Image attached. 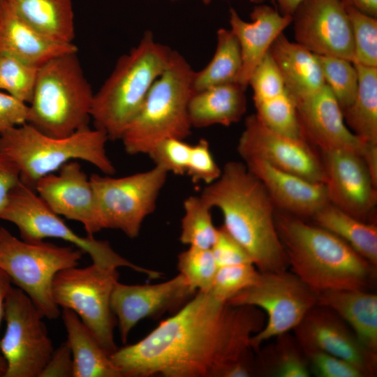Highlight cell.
<instances>
[{"mask_svg": "<svg viewBox=\"0 0 377 377\" xmlns=\"http://www.w3.org/2000/svg\"><path fill=\"white\" fill-rule=\"evenodd\" d=\"M265 323L256 307L197 292L142 339L110 357L121 377L252 376L250 340Z\"/></svg>", "mask_w": 377, "mask_h": 377, "instance_id": "6da1fadb", "label": "cell"}, {"mask_svg": "<svg viewBox=\"0 0 377 377\" xmlns=\"http://www.w3.org/2000/svg\"><path fill=\"white\" fill-rule=\"evenodd\" d=\"M223 216L224 228L260 272L286 270L288 261L275 225V205L263 183L243 162L225 164L220 177L200 195Z\"/></svg>", "mask_w": 377, "mask_h": 377, "instance_id": "7a4b0ae2", "label": "cell"}, {"mask_svg": "<svg viewBox=\"0 0 377 377\" xmlns=\"http://www.w3.org/2000/svg\"><path fill=\"white\" fill-rule=\"evenodd\" d=\"M274 219L288 266L315 293L366 290L374 279L376 266L332 232L282 211Z\"/></svg>", "mask_w": 377, "mask_h": 377, "instance_id": "3957f363", "label": "cell"}, {"mask_svg": "<svg viewBox=\"0 0 377 377\" xmlns=\"http://www.w3.org/2000/svg\"><path fill=\"white\" fill-rule=\"evenodd\" d=\"M172 50L157 42L150 31L117 60L110 76L94 93L91 119L108 140H121L140 110L156 79L165 69Z\"/></svg>", "mask_w": 377, "mask_h": 377, "instance_id": "277c9868", "label": "cell"}, {"mask_svg": "<svg viewBox=\"0 0 377 377\" xmlns=\"http://www.w3.org/2000/svg\"><path fill=\"white\" fill-rule=\"evenodd\" d=\"M108 140L104 132L89 126L54 138L25 123L0 134V153L16 164L20 181L34 190L40 178L71 161H87L105 175H114L115 168L105 149Z\"/></svg>", "mask_w": 377, "mask_h": 377, "instance_id": "5b68a950", "label": "cell"}, {"mask_svg": "<svg viewBox=\"0 0 377 377\" xmlns=\"http://www.w3.org/2000/svg\"><path fill=\"white\" fill-rule=\"evenodd\" d=\"M194 72L186 59L172 50L165 69L121 138L127 154H147L163 140H184L191 134L188 107L194 93Z\"/></svg>", "mask_w": 377, "mask_h": 377, "instance_id": "8992f818", "label": "cell"}, {"mask_svg": "<svg viewBox=\"0 0 377 377\" xmlns=\"http://www.w3.org/2000/svg\"><path fill=\"white\" fill-rule=\"evenodd\" d=\"M77 53L59 55L39 68L27 123L47 135L65 138L89 126L94 93Z\"/></svg>", "mask_w": 377, "mask_h": 377, "instance_id": "52a82bcc", "label": "cell"}, {"mask_svg": "<svg viewBox=\"0 0 377 377\" xmlns=\"http://www.w3.org/2000/svg\"><path fill=\"white\" fill-rule=\"evenodd\" d=\"M84 253L76 247L20 239L0 227V269L50 320L60 315L52 297L55 276L63 269L77 266Z\"/></svg>", "mask_w": 377, "mask_h": 377, "instance_id": "ba28073f", "label": "cell"}, {"mask_svg": "<svg viewBox=\"0 0 377 377\" xmlns=\"http://www.w3.org/2000/svg\"><path fill=\"white\" fill-rule=\"evenodd\" d=\"M0 219L14 224L21 239L27 242L43 241L46 238L60 239L87 253L98 265L119 268L128 267L150 278L161 274L133 264L118 254L108 241L94 236L82 237L75 232L40 199L36 191L21 181L11 191L8 202L0 212Z\"/></svg>", "mask_w": 377, "mask_h": 377, "instance_id": "9c48e42d", "label": "cell"}, {"mask_svg": "<svg viewBox=\"0 0 377 377\" xmlns=\"http://www.w3.org/2000/svg\"><path fill=\"white\" fill-rule=\"evenodd\" d=\"M117 281V269L92 263L60 271L52 289L57 306L75 312L110 356L117 349L114 339L115 316L111 308Z\"/></svg>", "mask_w": 377, "mask_h": 377, "instance_id": "30bf717a", "label": "cell"}, {"mask_svg": "<svg viewBox=\"0 0 377 377\" xmlns=\"http://www.w3.org/2000/svg\"><path fill=\"white\" fill-rule=\"evenodd\" d=\"M227 303L254 306L267 314V323L250 340L253 350L257 352L267 340L293 330L317 305V297L293 272H260L253 284Z\"/></svg>", "mask_w": 377, "mask_h": 377, "instance_id": "8fae6325", "label": "cell"}, {"mask_svg": "<svg viewBox=\"0 0 377 377\" xmlns=\"http://www.w3.org/2000/svg\"><path fill=\"white\" fill-rule=\"evenodd\" d=\"M168 172L158 166L131 175L112 177L92 174V184L103 229L138 236L142 223L156 206Z\"/></svg>", "mask_w": 377, "mask_h": 377, "instance_id": "7c38bea8", "label": "cell"}, {"mask_svg": "<svg viewBox=\"0 0 377 377\" xmlns=\"http://www.w3.org/2000/svg\"><path fill=\"white\" fill-rule=\"evenodd\" d=\"M43 318L28 295L12 286L5 302L6 330L0 339L5 377H40L54 351Z\"/></svg>", "mask_w": 377, "mask_h": 377, "instance_id": "4fadbf2b", "label": "cell"}, {"mask_svg": "<svg viewBox=\"0 0 377 377\" xmlns=\"http://www.w3.org/2000/svg\"><path fill=\"white\" fill-rule=\"evenodd\" d=\"M242 159L254 157L313 182L324 184L322 158L305 139L295 138L265 125L256 114L249 115L237 144Z\"/></svg>", "mask_w": 377, "mask_h": 377, "instance_id": "5bb4252c", "label": "cell"}, {"mask_svg": "<svg viewBox=\"0 0 377 377\" xmlns=\"http://www.w3.org/2000/svg\"><path fill=\"white\" fill-rule=\"evenodd\" d=\"M292 23L295 42L313 53L354 61L351 27L341 0H304Z\"/></svg>", "mask_w": 377, "mask_h": 377, "instance_id": "9a60e30c", "label": "cell"}, {"mask_svg": "<svg viewBox=\"0 0 377 377\" xmlns=\"http://www.w3.org/2000/svg\"><path fill=\"white\" fill-rule=\"evenodd\" d=\"M293 331L304 353H326L353 364L366 377L376 375L377 355L369 351L350 327L331 309L316 305Z\"/></svg>", "mask_w": 377, "mask_h": 377, "instance_id": "2e32d148", "label": "cell"}, {"mask_svg": "<svg viewBox=\"0 0 377 377\" xmlns=\"http://www.w3.org/2000/svg\"><path fill=\"white\" fill-rule=\"evenodd\" d=\"M322 153L329 202L368 222L377 202V184L362 157L346 151Z\"/></svg>", "mask_w": 377, "mask_h": 377, "instance_id": "e0dca14e", "label": "cell"}, {"mask_svg": "<svg viewBox=\"0 0 377 377\" xmlns=\"http://www.w3.org/2000/svg\"><path fill=\"white\" fill-rule=\"evenodd\" d=\"M34 190L54 213L81 223L87 235L103 229L90 179L77 161L40 178Z\"/></svg>", "mask_w": 377, "mask_h": 377, "instance_id": "ac0fdd59", "label": "cell"}, {"mask_svg": "<svg viewBox=\"0 0 377 377\" xmlns=\"http://www.w3.org/2000/svg\"><path fill=\"white\" fill-rule=\"evenodd\" d=\"M195 293L180 274L156 284L127 285L117 281L111 308L122 342H126L130 332L141 320L183 306Z\"/></svg>", "mask_w": 377, "mask_h": 377, "instance_id": "d6986e66", "label": "cell"}, {"mask_svg": "<svg viewBox=\"0 0 377 377\" xmlns=\"http://www.w3.org/2000/svg\"><path fill=\"white\" fill-rule=\"evenodd\" d=\"M294 99L304 138L322 152L346 151L363 157L372 145L348 128L338 101L325 84L311 95Z\"/></svg>", "mask_w": 377, "mask_h": 377, "instance_id": "ffe728a7", "label": "cell"}, {"mask_svg": "<svg viewBox=\"0 0 377 377\" xmlns=\"http://www.w3.org/2000/svg\"><path fill=\"white\" fill-rule=\"evenodd\" d=\"M264 185L276 207L297 217H312L329 203L324 184L313 182L254 157L243 159Z\"/></svg>", "mask_w": 377, "mask_h": 377, "instance_id": "44dd1931", "label": "cell"}, {"mask_svg": "<svg viewBox=\"0 0 377 377\" xmlns=\"http://www.w3.org/2000/svg\"><path fill=\"white\" fill-rule=\"evenodd\" d=\"M230 30L239 45L242 66L237 82L247 88L254 68L268 53L276 38L293 22V16L283 15L265 3L257 4L251 11V22L243 20L230 9Z\"/></svg>", "mask_w": 377, "mask_h": 377, "instance_id": "7402d4cb", "label": "cell"}, {"mask_svg": "<svg viewBox=\"0 0 377 377\" xmlns=\"http://www.w3.org/2000/svg\"><path fill=\"white\" fill-rule=\"evenodd\" d=\"M77 52L74 43L53 41L35 30L0 0V55L41 66L59 55Z\"/></svg>", "mask_w": 377, "mask_h": 377, "instance_id": "603a6c76", "label": "cell"}, {"mask_svg": "<svg viewBox=\"0 0 377 377\" xmlns=\"http://www.w3.org/2000/svg\"><path fill=\"white\" fill-rule=\"evenodd\" d=\"M269 53L294 98L311 95L325 84L318 55L291 42L283 33L273 42Z\"/></svg>", "mask_w": 377, "mask_h": 377, "instance_id": "cb8c5ba5", "label": "cell"}, {"mask_svg": "<svg viewBox=\"0 0 377 377\" xmlns=\"http://www.w3.org/2000/svg\"><path fill=\"white\" fill-rule=\"evenodd\" d=\"M317 305L336 313L362 345L377 355V295L366 290H329L316 294Z\"/></svg>", "mask_w": 377, "mask_h": 377, "instance_id": "d4e9b609", "label": "cell"}, {"mask_svg": "<svg viewBox=\"0 0 377 377\" xmlns=\"http://www.w3.org/2000/svg\"><path fill=\"white\" fill-rule=\"evenodd\" d=\"M246 89L237 82H230L194 92L188 107L191 126H228L238 122L246 111Z\"/></svg>", "mask_w": 377, "mask_h": 377, "instance_id": "484cf974", "label": "cell"}, {"mask_svg": "<svg viewBox=\"0 0 377 377\" xmlns=\"http://www.w3.org/2000/svg\"><path fill=\"white\" fill-rule=\"evenodd\" d=\"M73 363V377H121L94 334L73 311L62 309Z\"/></svg>", "mask_w": 377, "mask_h": 377, "instance_id": "4316f807", "label": "cell"}, {"mask_svg": "<svg viewBox=\"0 0 377 377\" xmlns=\"http://www.w3.org/2000/svg\"><path fill=\"white\" fill-rule=\"evenodd\" d=\"M16 14L46 38L73 43L74 13L71 0H6Z\"/></svg>", "mask_w": 377, "mask_h": 377, "instance_id": "83f0119b", "label": "cell"}, {"mask_svg": "<svg viewBox=\"0 0 377 377\" xmlns=\"http://www.w3.org/2000/svg\"><path fill=\"white\" fill-rule=\"evenodd\" d=\"M353 64L358 88L353 103L342 111L344 121L363 142L377 145V67Z\"/></svg>", "mask_w": 377, "mask_h": 377, "instance_id": "f1b7e54d", "label": "cell"}, {"mask_svg": "<svg viewBox=\"0 0 377 377\" xmlns=\"http://www.w3.org/2000/svg\"><path fill=\"white\" fill-rule=\"evenodd\" d=\"M315 224L348 244L373 265H377V227L343 212L330 202L312 217Z\"/></svg>", "mask_w": 377, "mask_h": 377, "instance_id": "f546056e", "label": "cell"}, {"mask_svg": "<svg viewBox=\"0 0 377 377\" xmlns=\"http://www.w3.org/2000/svg\"><path fill=\"white\" fill-rule=\"evenodd\" d=\"M255 360L256 374L274 377H309L307 358L294 336L289 332L275 337L274 342L261 347Z\"/></svg>", "mask_w": 377, "mask_h": 377, "instance_id": "4dcf8cb0", "label": "cell"}, {"mask_svg": "<svg viewBox=\"0 0 377 377\" xmlns=\"http://www.w3.org/2000/svg\"><path fill=\"white\" fill-rule=\"evenodd\" d=\"M242 66L239 43L230 29L220 28L216 32V46L210 61L194 72L193 91L230 82H237Z\"/></svg>", "mask_w": 377, "mask_h": 377, "instance_id": "1f68e13d", "label": "cell"}, {"mask_svg": "<svg viewBox=\"0 0 377 377\" xmlns=\"http://www.w3.org/2000/svg\"><path fill=\"white\" fill-rule=\"evenodd\" d=\"M258 119L269 128L295 138L304 139L295 99L286 85L253 94Z\"/></svg>", "mask_w": 377, "mask_h": 377, "instance_id": "d6a6232c", "label": "cell"}, {"mask_svg": "<svg viewBox=\"0 0 377 377\" xmlns=\"http://www.w3.org/2000/svg\"><path fill=\"white\" fill-rule=\"evenodd\" d=\"M183 207L180 242L189 246L210 249L217 233L212 221V208L200 195L186 198Z\"/></svg>", "mask_w": 377, "mask_h": 377, "instance_id": "836d02e7", "label": "cell"}, {"mask_svg": "<svg viewBox=\"0 0 377 377\" xmlns=\"http://www.w3.org/2000/svg\"><path fill=\"white\" fill-rule=\"evenodd\" d=\"M325 85L342 111L354 101L358 88V75L354 64L346 59L318 55Z\"/></svg>", "mask_w": 377, "mask_h": 377, "instance_id": "e575fe53", "label": "cell"}, {"mask_svg": "<svg viewBox=\"0 0 377 377\" xmlns=\"http://www.w3.org/2000/svg\"><path fill=\"white\" fill-rule=\"evenodd\" d=\"M177 268L195 293H209L219 268L210 249L189 246L177 257Z\"/></svg>", "mask_w": 377, "mask_h": 377, "instance_id": "d590c367", "label": "cell"}, {"mask_svg": "<svg viewBox=\"0 0 377 377\" xmlns=\"http://www.w3.org/2000/svg\"><path fill=\"white\" fill-rule=\"evenodd\" d=\"M39 66L8 55H0V90L29 104L34 94Z\"/></svg>", "mask_w": 377, "mask_h": 377, "instance_id": "8d00e7d4", "label": "cell"}, {"mask_svg": "<svg viewBox=\"0 0 377 377\" xmlns=\"http://www.w3.org/2000/svg\"><path fill=\"white\" fill-rule=\"evenodd\" d=\"M343 4L353 39V63L377 67V17L367 15L348 3Z\"/></svg>", "mask_w": 377, "mask_h": 377, "instance_id": "74e56055", "label": "cell"}, {"mask_svg": "<svg viewBox=\"0 0 377 377\" xmlns=\"http://www.w3.org/2000/svg\"><path fill=\"white\" fill-rule=\"evenodd\" d=\"M260 271L253 263L219 267L208 293L226 302L255 283Z\"/></svg>", "mask_w": 377, "mask_h": 377, "instance_id": "f35d334b", "label": "cell"}, {"mask_svg": "<svg viewBox=\"0 0 377 377\" xmlns=\"http://www.w3.org/2000/svg\"><path fill=\"white\" fill-rule=\"evenodd\" d=\"M191 145L184 140L169 138L154 145L147 155L156 166L168 173L183 175L186 172Z\"/></svg>", "mask_w": 377, "mask_h": 377, "instance_id": "ab89813d", "label": "cell"}, {"mask_svg": "<svg viewBox=\"0 0 377 377\" xmlns=\"http://www.w3.org/2000/svg\"><path fill=\"white\" fill-rule=\"evenodd\" d=\"M221 171L213 157L207 140L200 139L191 145L186 174L194 184L202 182L206 185L209 184L220 177Z\"/></svg>", "mask_w": 377, "mask_h": 377, "instance_id": "60d3db41", "label": "cell"}, {"mask_svg": "<svg viewBox=\"0 0 377 377\" xmlns=\"http://www.w3.org/2000/svg\"><path fill=\"white\" fill-rule=\"evenodd\" d=\"M311 374L318 377H366L355 365L339 357L320 351L304 353Z\"/></svg>", "mask_w": 377, "mask_h": 377, "instance_id": "b9f144b4", "label": "cell"}, {"mask_svg": "<svg viewBox=\"0 0 377 377\" xmlns=\"http://www.w3.org/2000/svg\"><path fill=\"white\" fill-rule=\"evenodd\" d=\"M210 249L218 267L253 263L246 251L223 226L217 228L216 237Z\"/></svg>", "mask_w": 377, "mask_h": 377, "instance_id": "7bdbcfd3", "label": "cell"}, {"mask_svg": "<svg viewBox=\"0 0 377 377\" xmlns=\"http://www.w3.org/2000/svg\"><path fill=\"white\" fill-rule=\"evenodd\" d=\"M29 105L0 90V134L27 122Z\"/></svg>", "mask_w": 377, "mask_h": 377, "instance_id": "ee69618b", "label": "cell"}, {"mask_svg": "<svg viewBox=\"0 0 377 377\" xmlns=\"http://www.w3.org/2000/svg\"><path fill=\"white\" fill-rule=\"evenodd\" d=\"M73 363L67 341L54 349L40 377H73Z\"/></svg>", "mask_w": 377, "mask_h": 377, "instance_id": "f6af8a7d", "label": "cell"}, {"mask_svg": "<svg viewBox=\"0 0 377 377\" xmlns=\"http://www.w3.org/2000/svg\"><path fill=\"white\" fill-rule=\"evenodd\" d=\"M20 182V170L16 164L0 153V212L6 205L11 191Z\"/></svg>", "mask_w": 377, "mask_h": 377, "instance_id": "bcb514c9", "label": "cell"}, {"mask_svg": "<svg viewBox=\"0 0 377 377\" xmlns=\"http://www.w3.org/2000/svg\"><path fill=\"white\" fill-rule=\"evenodd\" d=\"M12 282L9 276L0 269V326L5 315V302ZM6 362L0 351V377H5Z\"/></svg>", "mask_w": 377, "mask_h": 377, "instance_id": "7dc6e473", "label": "cell"}, {"mask_svg": "<svg viewBox=\"0 0 377 377\" xmlns=\"http://www.w3.org/2000/svg\"><path fill=\"white\" fill-rule=\"evenodd\" d=\"M303 1L304 0H250L256 4L265 3L266 1L274 2L279 8V13L292 16Z\"/></svg>", "mask_w": 377, "mask_h": 377, "instance_id": "c3c4849f", "label": "cell"}, {"mask_svg": "<svg viewBox=\"0 0 377 377\" xmlns=\"http://www.w3.org/2000/svg\"><path fill=\"white\" fill-rule=\"evenodd\" d=\"M343 3L353 6L358 10L377 17V0H341Z\"/></svg>", "mask_w": 377, "mask_h": 377, "instance_id": "681fc988", "label": "cell"}, {"mask_svg": "<svg viewBox=\"0 0 377 377\" xmlns=\"http://www.w3.org/2000/svg\"><path fill=\"white\" fill-rule=\"evenodd\" d=\"M205 4H209L211 3L212 0H202Z\"/></svg>", "mask_w": 377, "mask_h": 377, "instance_id": "f907efd6", "label": "cell"}, {"mask_svg": "<svg viewBox=\"0 0 377 377\" xmlns=\"http://www.w3.org/2000/svg\"><path fill=\"white\" fill-rule=\"evenodd\" d=\"M170 1H177V0H170Z\"/></svg>", "mask_w": 377, "mask_h": 377, "instance_id": "816d5d0a", "label": "cell"}]
</instances>
